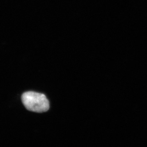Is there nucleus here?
Instances as JSON below:
<instances>
[{
  "label": "nucleus",
  "mask_w": 147,
  "mask_h": 147,
  "mask_svg": "<svg viewBox=\"0 0 147 147\" xmlns=\"http://www.w3.org/2000/svg\"><path fill=\"white\" fill-rule=\"evenodd\" d=\"M21 99L26 109L31 111L42 113L49 109V102L44 94L27 91L22 95Z\"/></svg>",
  "instance_id": "f257e3e1"
}]
</instances>
